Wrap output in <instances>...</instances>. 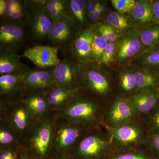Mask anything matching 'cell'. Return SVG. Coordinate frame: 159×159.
<instances>
[{
	"label": "cell",
	"mask_w": 159,
	"mask_h": 159,
	"mask_svg": "<svg viewBox=\"0 0 159 159\" xmlns=\"http://www.w3.org/2000/svg\"><path fill=\"white\" fill-rule=\"evenodd\" d=\"M136 84L139 89L145 90L155 87L157 84V80L155 76L148 72H137L135 73Z\"/></svg>",
	"instance_id": "24"
},
{
	"label": "cell",
	"mask_w": 159,
	"mask_h": 159,
	"mask_svg": "<svg viewBox=\"0 0 159 159\" xmlns=\"http://www.w3.org/2000/svg\"><path fill=\"white\" fill-rule=\"evenodd\" d=\"M142 43L136 33H132L125 36L119 43L117 54L118 57L125 59L133 57L140 51Z\"/></svg>",
	"instance_id": "17"
},
{
	"label": "cell",
	"mask_w": 159,
	"mask_h": 159,
	"mask_svg": "<svg viewBox=\"0 0 159 159\" xmlns=\"http://www.w3.org/2000/svg\"><path fill=\"white\" fill-rule=\"evenodd\" d=\"M104 6H102L101 8H99L97 11H95L93 13L89 15V17L91 21L93 22H96L99 19V18L101 17L102 13H103L105 10Z\"/></svg>",
	"instance_id": "39"
},
{
	"label": "cell",
	"mask_w": 159,
	"mask_h": 159,
	"mask_svg": "<svg viewBox=\"0 0 159 159\" xmlns=\"http://www.w3.org/2000/svg\"><path fill=\"white\" fill-rule=\"evenodd\" d=\"M31 157V159H35V158H34L32 157Z\"/></svg>",
	"instance_id": "45"
},
{
	"label": "cell",
	"mask_w": 159,
	"mask_h": 159,
	"mask_svg": "<svg viewBox=\"0 0 159 159\" xmlns=\"http://www.w3.org/2000/svg\"><path fill=\"white\" fill-rule=\"evenodd\" d=\"M85 78L89 86L93 91L100 95H105L108 92L109 84L108 80L101 73L91 70L86 73Z\"/></svg>",
	"instance_id": "20"
},
{
	"label": "cell",
	"mask_w": 159,
	"mask_h": 159,
	"mask_svg": "<svg viewBox=\"0 0 159 159\" xmlns=\"http://www.w3.org/2000/svg\"><path fill=\"white\" fill-rule=\"evenodd\" d=\"M20 149L16 145L1 148L0 159H19Z\"/></svg>",
	"instance_id": "32"
},
{
	"label": "cell",
	"mask_w": 159,
	"mask_h": 159,
	"mask_svg": "<svg viewBox=\"0 0 159 159\" xmlns=\"http://www.w3.org/2000/svg\"><path fill=\"white\" fill-rule=\"evenodd\" d=\"M74 25V20L70 15L63 16L54 23L48 39L58 48L66 45L72 36Z\"/></svg>",
	"instance_id": "10"
},
{
	"label": "cell",
	"mask_w": 159,
	"mask_h": 159,
	"mask_svg": "<svg viewBox=\"0 0 159 159\" xmlns=\"http://www.w3.org/2000/svg\"><path fill=\"white\" fill-rule=\"evenodd\" d=\"M108 37V43H114L118 38V34L113 27L108 24H103Z\"/></svg>",
	"instance_id": "36"
},
{
	"label": "cell",
	"mask_w": 159,
	"mask_h": 159,
	"mask_svg": "<svg viewBox=\"0 0 159 159\" xmlns=\"http://www.w3.org/2000/svg\"><path fill=\"white\" fill-rule=\"evenodd\" d=\"M7 4L6 1L0 0V16L3 17L6 10Z\"/></svg>",
	"instance_id": "42"
},
{
	"label": "cell",
	"mask_w": 159,
	"mask_h": 159,
	"mask_svg": "<svg viewBox=\"0 0 159 159\" xmlns=\"http://www.w3.org/2000/svg\"><path fill=\"white\" fill-rule=\"evenodd\" d=\"M116 152L108 139L101 134H94L80 140L71 154L77 159H111Z\"/></svg>",
	"instance_id": "1"
},
{
	"label": "cell",
	"mask_w": 159,
	"mask_h": 159,
	"mask_svg": "<svg viewBox=\"0 0 159 159\" xmlns=\"http://www.w3.org/2000/svg\"><path fill=\"white\" fill-rule=\"evenodd\" d=\"M112 5L121 14L131 12L136 2L134 0H112Z\"/></svg>",
	"instance_id": "30"
},
{
	"label": "cell",
	"mask_w": 159,
	"mask_h": 159,
	"mask_svg": "<svg viewBox=\"0 0 159 159\" xmlns=\"http://www.w3.org/2000/svg\"><path fill=\"white\" fill-rule=\"evenodd\" d=\"M52 71L56 87L68 90L75 89L77 76L75 67L67 59H64Z\"/></svg>",
	"instance_id": "9"
},
{
	"label": "cell",
	"mask_w": 159,
	"mask_h": 159,
	"mask_svg": "<svg viewBox=\"0 0 159 159\" xmlns=\"http://www.w3.org/2000/svg\"><path fill=\"white\" fill-rule=\"evenodd\" d=\"M108 43V42L99 33L95 32L91 48V58L96 61H100L102 54Z\"/></svg>",
	"instance_id": "25"
},
{
	"label": "cell",
	"mask_w": 159,
	"mask_h": 159,
	"mask_svg": "<svg viewBox=\"0 0 159 159\" xmlns=\"http://www.w3.org/2000/svg\"><path fill=\"white\" fill-rule=\"evenodd\" d=\"M152 11L153 16L159 21V0L152 5Z\"/></svg>",
	"instance_id": "41"
},
{
	"label": "cell",
	"mask_w": 159,
	"mask_h": 159,
	"mask_svg": "<svg viewBox=\"0 0 159 159\" xmlns=\"http://www.w3.org/2000/svg\"><path fill=\"white\" fill-rule=\"evenodd\" d=\"M33 129L29 140L30 156L35 159H50L53 148L52 123L49 119L41 120Z\"/></svg>",
	"instance_id": "2"
},
{
	"label": "cell",
	"mask_w": 159,
	"mask_h": 159,
	"mask_svg": "<svg viewBox=\"0 0 159 159\" xmlns=\"http://www.w3.org/2000/svg\"><path fill=\"white\" fill-rule=\"evenodd\" d=\"M120 83L124 90L126 92L132 90L136 86L135 74L125 73L122 74L120 77Z\"/></svg>",
	"instance_id": "31"
},
{
	"label": "cell",
	"mask_w": 159,
	"mask_h": 159,
	"mask_svg": "<svg viewBox=\"0 0 159 159\" xmlns=\"http://www.w3.org/2000/svg\"><path fill=\"white\" fill-rule=\"evenodd\" d=\"M31 24L32 32L37 39L49 38L54 22L46 8L44 1L32 2Z\"/></svg>",
	"instance_id": "5"
},
{
	"label": "cell",
	"mask_w": 159,
	"mask_h": 159,
	"mask_svg": "<svg viewBox=\"0 0 159 159\" xmlns=\"http://www.w3.org/2000/svg\"><path fill=\"white\" fill-rule=\"evenodd\" d=\"M82 131V126L69 122L53 126V148L57 154H71Z\"/></svg>",
	"instance_id": "4"
},
{
	"label": "cell",
	"mask_w": 159,
	"mask_h": 159,
	"mask_svg": "<svg viewBox=\"0 0 159 159\" xmlns=\"http://www.w3.org/2000/svg\"><path fill=\"white\" fill-rule=\"evenodd\" d=\"M132 15L135 19L141 23L150 21L153 17L152 5L148 1L136 2Z\"/></svg>",
	"instance_id": "22"
},
{
	"label": "cell",
	"mask_w": 159,
	"mask_h": 159,
	"mask_svg": "<svg viewBox=\"0 0 159 159\" xmlns=\"http://www.w3.org/2000/svg\"><path fill=\"white\" fill-rule=\"evenodd\" d=\"M87 3L84 0L68 1L69 13L81 24H84L85 21Z\"/></svg>",
	"instance_id": "23"
},
{
	"label": "cell",
	"mask_w": 159,
	"mask_h": 159,
	"mask_svg": "<svg viewBox=\"0 0 159 159\" xmlns=\"http://www.w3.org/2000/svg\"><path fill=\"white\" fill-rule=\"evenodd\" d=\"M33 120L34 119L25 104L14 105L8 116L9 127L15 132L18 133L27 130Z\"/></svg>",
	"instance_id": "12"
},
{
	"label": "cell",
	"mask_w": 159,
	"mask_h": 159,
	"mask_svg": "<svg viewBox=\"0 0 159 159\" xmlns=\"http://www.w3.org/2000/svg\"><path fill=\"white\" fill-rule=\"evenodd\" d=\"M140 39L144 45L148 47L156 45L159 43V27L155 26L142 31Z\"/></svg>",
	"instance_id": "27"
},
{
	"label": "cell",
	"mask_w": 159,
	"mask_h": 159,
	"mask_svg": "<svg viewBox=\"0 0 159 159\" xmlns=\"http://www.w3.org/2000/svg\"><path fill=\"white\" fill-rule=\"evenodd\" d=\"M145 61L148 64L153 66H159V50L148 54L145 57Z\"/></svg>",
	"instance_id": "38"
},
{
	"label": "cell",
	"mask_w": 159,
	"mask_h": 159,
	"mask_svg": "<svg viewBox=\"0 0 159 159\" xmlns=\"http://www.w3.org/2000/svg\"><path fill=\"white\" fill-rule=\"evenodd\" d=\"M135 111L129 102L122 99H117L109 113V120L113 126L117 127L128 123L134 116Z\"/></svg>",
	"instance_id": "11"
},
{
	"label": "cell",
	"mask_w": 159,
	"mask_h": 159,
	"mask_svg": "<svg viewBox=\"0 0 159 159\" xmlns=\"http://www.w3.org/2000/svg\"><path fill=\"white\" fill-rule=\"evenodd\" d=\"M58 50L56 46L39 45L27 48L20 57L31 61L39 68L55 67L61 61L57 56Z\"/></svg>",
	"instance_id": "6"
},
{
	"label": "cell",
	"mask_w": 159,
	"mask_h": 159,
	"mask_svg": "<svg viewBox=\"0 0 159 159\" xmlns=\"http://www.w3.org/2000/svg\"><path fill=\"white\" fill-rule=\"evenodd\" d=\"M111 159H155L148 154L142 151L127 150L116 152Z\"/></svg>",
	"instance_id": "29"
},
{
	"label": "cell",
	"mask_w": 159,
	"mask_h": 159,
	"mask_svg": "<svg viewBox=\"0 0 159 159\" xmlns=\"http://www.w3.org/2000/svg\"><path fill=\"white\" fill-rule=\"evenodd\" d=\"M94 33L91 29L81 32L73 43L74 53L83 62H87L91 58V48Z\"/></svg>",
	"instance_id": "16"
},
{
	"label": "cell",
	"mask_w": 159,
	"mask_h": 159,
	"mask_svg": "<svg viewBox=\"0 0 159 159\" xmlns=\"http://www.w3.org/2000/svg\"><path fill=\"white\" fill-rule=\"evenodd\" d=\"M50 159H77L71 154H57Z\"/></svg>",
	"instance_id": "40"
},
{
	"label": "cell",
	"mask_w": 159,
	"mask_h": 159,
	"mask_svg": "<svg viewBox=\"0 0 159 159\" xmlns=\"http://www.w3.org/2000/svg\"><path fill=\"white\" fill-rule=\"evenodd\" d=\"M103 6L101 2L99 1H93L88 2L86 6V13L88 15H89Z\"/></svg>",
	"instance_id": "37"
},
{
	"label": "cell",
	"mask_w": 159,
	"mask_h": 159,
	"mask_svg": "<svg viewBox=\"0 0 159 159\" xmlns=\"http://www.w3.org/2000/svg\"><path fill=\"white\" fill-rule=\"evenodd\" d=\"M150 155L155 159H159V134L152 136L150 147Z\"/></svg>",
	"instance_id": "35"
},
{
	"label": "cell",
	"mask_w": 159,
	"mask_h": 159,
	"mask_svg": "<svg viewBox=\"0 0 159 159\" xmlns=\"http://www.w3.org/2000/svg\"><path fill=\"white\" fill-rule=\"evenodd\" d=\"M107 24L117 30H125L129 27V22L127 18L121 13L111 11L107 15Z\"/></svg>",
	"instance_id": "26"
},
{
	"label": "cell",
	"mask_w": 159,
	"mask_h": 159,
	"mask_svg": "<svg viewBox=\"0 0 159 159\" xmlns=\"http://www.w3.org/2000/svg\"><path fill=\"white\" fill-rule=\"evenodd\" d=\"M115 49L114 43H108L107 47L102 54L100 61L107 65L111 63L113 59Z\"/></svg>",
	"instance_id": "33"
},
{
	"label": "cell",
	"mask_w": 159,
	"mask_h": 159,
	"mask_svg": "<svg viewBox=\"0 0 159 159\" xmlns=\"http://www.w3.org/2000/svg\"><path fill=\"white\" fill-rule=\"evenodd\" d=\"M13 131L9 126L1 123L0 127V145L1 148L13 146L16 138Z\"/></svg>",
	"instance_id": "28"
},
{
	"label": "cell",
	"mask_w": 159,
	"mask_h": 159,
	"mask_svg": "<svg viewBox=\"0 0 159 159\" xmlns=\"http://www.w3.org/2000/svg\"><path fill=\"white\" fill-rule=\"evenodd\" d=\"M99 115L97 106L87 100L69 102L61 111V116L69 123L82 126L95 124Z\"/></svg>",
	"instance_id": "3"
},
{
	"label": "cell",
	"mask_w": 159,
	"mask_h": 159,
	"mask_svg": "<svg viewBox=\"0 0 159 159\" xmlns=\"http://www.w3.org/2000/svg\"><path fill=\"white\" fill-rule=\"evenodd\" d=\"M20 56L14 51L1 49L0 53V74L23 73L29 70L20 60Z\"/></svg>",
	"instance_id": "14"
},
{
	"label": "cell",
	"mask_w": 159,
	"mask_h": 159,
	"mask_svg": "<svg viewBox=\"0 0 159 159\" xmlns=\"http://www.w3.org/2000/svg\"><path fill=\"white\" fill-rule=\"evenodd\" d=\"M154 120V122L156 125H157L158 128L159 129V111L155 115Z\"/></svg>",
	"instance_id": "44"
},
{
	"label": "cell",
	"mask_w": 159,
	"mask_h": 159,
	"mask_svg": "<svg viewBox=\"0 0 159 159\" xmlns=\"http://www.w3.org/2000/svg\"><path fill=\"white\" fill-rule=\"evenodd\" d=\"M19 159H31V157L28 150L25 149H20Z\"/></svg>",
	"instance_id": "43"
},
{
	"label": "cell",
	"mask_w": 159,
	"mask_h": 159,
	"mask_svg": "<svg viewBox=\"0 0 159 159\" xmlns=\"http://www.w3.org/2000/svg\"><path fill=\"white\" fill-rule=\"evenodd\" d=\"M159 96L151 89L144 90L132 96L129 102L135 111L140 113H146L153 108L157 103Z\"/></svg>",
	"instance_id": "15"
},
{
	"label": "cell",
	"mask_w": 159,
	"mask_h": 159,
	"mask_svg": "<svg viewBox=\"0 0 159 159\" xmlns=\"http://www.w3.org/2000/svg\"><path fill=\"white\" fill-rule=\"evenodd\" d=\"M74 90L56 87L51 90L47 98L49 107H58L68 102L74 94Z\"/></svg>",
	"instance_id": "21"
},
{
	"label": "cell",
	"mask_w": 159,
	"mask_h": 159,
	"mask_svg": "<svg viewBox=\"0 0 159 159\" xmlns=\"http://www.w3.org/2000/svg\"><path fill=\"white\" fill-rule=\"evenodd\" d=\"M143 130L135 124L127 123L117 127L113 138L118 144L121 152L126 151L134 144L142 140L144 135Z\"/></svg>",
	"instance_id": "8"
},
{
	"label": "cell",
	"mask_w": 159,
	"mask_h": 159,
	"mask_svg": "<svg viewBox=\"0 0 159 159\" xmlns=\"http://www.w3.org/2000/svg\"><path fill=\"white\" fill-rule=\"evenodd\" d=\"M24 104L34 120H41L49 107L47 98L40 94H35L29 97Z\"/></svg>",
	"instance_id": "18"
},
{
	"label": "cell",
	"mask_w": 159,
	"mask_h": 159,
	"mask_svg": "<svg viewBox=\"0 0 159 159\" xmlns=\"http://www.w3.org/2000/svg\"><path fill=\"white\" fill-rule=\"evenodd\" d=\"M25 32L16 23L5 22L0 26V46L1 49L15 51L23 43ZM16 52V51H15Z\"/></svg>",
	"instance_id": "7"
},
{
	"label": "cell",
	"mask_w": 159,
	"mask_h": 159,
	"mask_svg": "<svg viewBox=\"0 0 159 159\" xmlns=\"http://www.w3.org/2000/svg\"><path fill=\"white\" fill-rule=\"evenodd\" d=\"M53 86L55 84L52 71L29 70L26 72L22 82V87L32 89H46Z\"/></svg>",
	"instance_id": "13"
},
{
	"label": "cell",
	"mask_w": 159,
	"mask_h": 159,
	"mask_svg": "<svg viewBox=\"0 0 159 159\" xmlns=\"http://www.w3.org/2000/svg\"><path fill=\"white\" fill-rule=\"evenodd\" d=\"M26 72L18 74H7L0 76V91L1 94L11 93L22 87L23 80Z\"/></svg>",
	"instance_id": "19"
},
{
	"label": "cell",
	"mask_w": 159,
	"mask_h": 159,
	"mask_svg": "<svg viewBox=\"0 0 159 159\" xmlns=\"http://www.w3.org/2000/svg\"><path fill=\"white\" fill-rule=\"evenodd\" d=\"M25 16V11L24 6L21 3L18 7L16 8L10 15L8 20H11V22L16 23L23 20Z\"/></svg>",
	"instance_id": "34"
}]
</instances>
